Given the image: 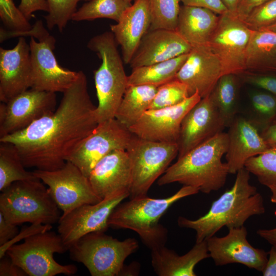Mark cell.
<instances>
[{
  "mask_svg": "<svg viewBox=\"0 0 276 276\" xmlns=\"http://www.w3.org/2000/svg\"><path fill=\"white\" fill-rule=\"evenodd\" d=\"M236 174L233 186L212 203L204 215L195 220L178 217L180 227L195 231L196 242L207 240L224 226H242L251 216L265 213L263 198L250 183L249 172L243 168Z\"/></svg>",
  "mask_w": 276,
  "mask_h": 276,
  "instance_id": "2",
  "label": "cell"
},
{
  "mask_svg": "<svg viewBox=\"0 0 276 276\" xmlns=\"http://www.w3.org/2000/svg\"><path fill=\"white\" fill-rule=\"evenodd\" d=\"M262 29H265L269 31H271L272 32L276 33V23L274 24L273 25L269 26L268 27H266L265 28H263Z\"/></svg>",
  "mask_w": 276,
  "mask_h": 276,
  "instance_id": "52",
  "label": "cell"
},
{
  "mask_svg": "<svg viewBox=\"0 0 276 276\" xmlns=\"http://www.w3.org/2000/svg\"><path fill=\"white\" fill-rule=\"evenodd\" d=\"M271 192L270 200L271 202L276 204V183L268 187Z\"/></svg>",
  "mask_w": 276,
  "mask_h": 276,
  "instance_id": "51",
  "label": "cell"
},
{
  "mask_svg": "<svg viewBox=\"0 0 276 276\" xmlns=\"http://www.w3.org/2000/svg\"><path fill=\"white\" fill-rule=\"evenodd\" d=\"M88 178L94 192L102 200L123 194L130 195L132 173L126 151L116 150L103 157Z\"/></svg>",
  "mask_w": 276,
  "mask_h": 276,
  "instance_id": "20",
  "label": "cell"
},
{
  "mask_svg": "<svg viewBox=\"0 0 276 276\" xmlns=\"http://www.w3.org/2000/svg\"><path fill=\"white\" fill-rule=\"evenodd\" d=\"M242 81L276 96V74L272 73H245L240 75Z\"/></svg>",
  "mask_w": 276,
  "mask_h": 276,
  "instance_id": "40",
  "label": "cell"
},
{
  "mask_svg": "<svg viewBox=\"0 0 276 276\" xmlns=\"http://www.w3.org/2000/svg\"><path fill=\"white\" fill-rule=\"evenodd\" d=\"M201 99L197 91L174 106L147 110L128 129L132 133L141 139L177 143L183 118Z\"/></svg>",
  "mask_w": 276,
  "mask_h": 276,
  "instance_id": "16",
  "label": "cell"
},
{
  "mask_svg": "<svg viewBox=\"0 0 276 276\" xmlns=\"http://www.w3.org/2000/svg\"><path fill=\"white\" fill-rule=\"evenodd\" d=\"M225 128L210 95L201 98L183 118L177 140L178 158Z\"/></svg>",
  "mask_w": 276,
  "mask_h": 276,
  "instance_id": "18",
  "label": "cell"
},
{
  "mask_svg": "<svg viewBox=\"0 0 276 276\" xmlns=\"http://www.w3.org/2000/svg\"><path fill=\"white\" fill-rule=\"evenodd\" d=\"M192 47L176 30H149L130 63L133 68L166 61L189 53Z\"/></svg>",
  "mask_w": 276,
  "mask_h": 276,
  "instance_id": "22",
  "label": "cell"
},
{
  "mask_svg": "<svg viewBox=\"0 0 276 276\" xmlns=\"http://www.w3.org/2000/svg\"><path fill=\"white\" fill-rule=\"evenodd\" d=\"M151 264L159 276H196L195 266L210 258L206 240L196 242L186 254L178 255L165 246L151 250Z\"/></svg>",
  "mask_w": 276,
  "mask_h": 276,
  "instance_id": "25",
  "label": "cell"
},
{
  "mask_svg": "<svg viewBox=\"0 0 276 276\" xmlns=\"http://www.w3.org/2000/svg\"><path fill=\"white\" fill-rule=\"evenodd\" d=\"M25 168L15 146L10 143L1 142V192L14 182L37 178L33 172L27 171Z\"/></svg>",
  "mask_w": 276,
  "mask_h": 276,
  "instance_id": "31",
  "label": "cell"
},
{
  "mask_svg": "<svg viewBox=\"0 0 276 276\" xmlns=\"http://www.w3.org/2000/svg\"><path fill=\"white\" fill-rule=\"evenodd\" d=\"M0 18L7 30L1 28V42L32 29L33 26L13 0H0Z\"/></svg>",
  "mask_w": 276,
  "mask_h": 276,
  "instance_id": "34",
  "label": "cell"
},
{
  "mask_svg": "<svg viewBox=\"0 0 276 276\" xmlns=\"http://www.w3.org/2000/svg\"><path fill=\"white\" fill-rule=\"evenodd\" d=\"M131 5L126 0H90L77 10L71 20L80 21L107 18L118 22L124 11Z\"/></svg>",
  "mask_w": 276,
  "mask_h": 276,
  "instance_id": "32",
  "label": "cell"
},
{
  "mask_svg": "<svg viewBox=\"0 0 276 276\" xmlns=\"http://www.w3.org/2000/svg\"><path fill=\"white\" fill-rule=\"evenodd\" d=\"M158 87L147 84L128 85L115 118L127 128L134 124L148 110Z\"/></svg>",
  "mask_w": 276,
  "mask_h": 276,
  "instance_id": "28",
  "label": "cell"
},
{
  "mask_svg": "<svg viewBox=\"0 0 276 276\" xmlns=\"http://www.w3.org/2000/svg\"><path fill=\"white\" fill-rule=\"evenodd\" d=\"M33 172L48 186L53 199L63 212L62 215L82 205L102 200L94 192L88 178L70 161L56 170L36 169Z\"/></svg>",
  "mask_w": 276,
  "mask_h": 276,
  "instance_id": "10",
  "label": "cell"
},
{
  "mask_svg": "<svg viewBox=\"0 0 276 276\" xmlns=\"http://www.w3.org/2000/svg\"><path fill=\"white\" fill-rule=\"evenodd\" d=\"M252 32L243 20L229 12L220 15L207 45L219 58L224 74L238 75L245 72L246 50Z\"/></svg>",
  "mask_w": 276,
  "mask_h": 276,
  "instance_id": "13",
  "label": "cell"
},
{
  "mask_svg": "<svg viewBox=\"0 0 276 276\" xmlns=\"http://www.w3.org/2000/svg\"><path fill=\"white\" fill-rule=\"evenodd\" d=\"M133 135L116 118L100 123L67 161L88 177L94 166L103 157L116 150H126Z\"/></svg>",
  "mask_w": 276,
  "mask_h": 276,
  "instance_id": "12",
  "label": "cell"
},
{
  "mask_svg": "<svg viewBox=\"0 0 276 276\" xmlns=\"http://www.w3.org/2000/svg\"><path fill=\"white\" fill-rule=\"evenodd\" d=\"M189 53L166 61L132 69L127 78L128 86L147 84L159 86L174 79L187 60Z\"/></svg>",
  "mask_w": 276,
  "mask_h": 276,
  "instance_id": "29",
  "label": "cell"
},
{
  "mask_svg": "<svg viewBox=\"0 0 276 276\" xmlns=\"http://www.w3.org/2000/svg\"><path fill=\"white\" fill-rule=\"evenodd\" d=\"M199 192L195 187L183 186L167 198H152L145 196L121 202L110 215L108 225L134 231L151 250L165 246L167 230L159 223L160 218L173 203Z\"/></svg>",
  "mask_w": 276,
  "mask_h": 276,
  "instance_id": "4",
  "label": "cell"
},
{
  "mask_svg": "<svg viewBox=\"0 0 276 276\" xmlns=\"http://www.w3.org/2000/svg\"><path fill=\"white\" fill-rule=\"evenodd\" d=\"M55 93L29 89L0 105V137L21 130L56 109Z\"/></svg>",
  "mask_w": 276,
  "mask_h": 276,
  "instance_id": "14",
  "label": "cell"
},
{
  "mask_svg": "<svg viewBox=\"0 0 276 276\" xmlns=\"http://www.w3.org/2000/svg\"><path fill=\"white\" fill-rule=\"evenodd\" d=\"M228 10L232 14L236 16V10L239 0H222Z\"/></svg>",
  "mask_w": 276,
  "mask_h": 276,
  "instance_id": "50",
  "label": "cell"
},
{
  "mask_svg": "<svg viewBox=\"0 0 276 276\" xmlns=\"http://www.w3.org/2000/svg\"><path fill=\"white\" fill-rule=\"evenodd\" d=\"M262 272L264 276H276V248L274 246L268 252L267 262Z\"/></svg>",
  "mask_w": 276,
  "mask_h": 276,
  "instance_id": "47",
  "label": "cell"
},
{
  "mask_svg": "<svg viewBox=\"0 0 276 276\" xmlns=\"http://www.w3.org/2000/svg\"><path fill=\"white\" fill-rule=\"evenodd\" d=\"M132 173L130 199L147 196L154 182L163 174L178 155L177 143L157 142L135 135L126 150Z\"/></svg>",
  "mask_w": 276,
  "mask_h": 276,
  "instance_id": "9",
  "label": "cell"
},
{
  "mask_svg": "<svg viewBox=\"0 0 276 276\" xmlns=\"http://www.w3.org/2000/svg\"><path fill=\"white\" fill-rule=\"evenodd\" d=\"M227 147V133H218L178 158L159 177L157 184L177 182L205 194L219 190L229 174L226 163L222 160Z\"/></svg>",
  "mask_w": 276,
  "mask_h": 276,
  "instance_id": "3",
  "label": "cell"
},
{
  "mask_svg": "<svg viewBox=\"0 0 276 276\" xmlns=\"http://www.w3.org/2000/svg\"><path fill=\"white\" fill-rule=\"evenodd\" d=\"M189 97L187 86L174 79L158 86L148 110L174 106Z\"/></svg>",
  "mask_w": 276,
  "mask_h": 276,
  "instance_id": "37",
  "label": "cell"
},
{
  "mask_svg": "<svg viewBox=\"0 0 276 276\" xmlns=\"http://www.w3.org/2000/svg\"><path fill=\"white\" fill-rule=\"evenodd\" d=\"M0 276H26L25 271L6 254L0 258Z\"/></svg>",
  "mask_w": 276,
  "mask_h": 276,
  "instance_id": "44",
  "label": "cell"
},
{
  "mask_svg": "<svg viewBox=\"0 0 276 276\" xmlns=\"http://www.w3.org/2000/svg\"><path fill=\"white\" fill-rule=\"evenodd\" d=\"M249 101V113L245 117L261 133L276 119V96L260 89L250 93Z\"/></svg>",
  "mask_w": 276,
  "mask_h": 276,
  "instance_id": "33",
  "label": "cell"
},
{
  "mask_svg": "<svg viewBox=\"0 0 276 276\" xmlns=\"http://www.w3.org/2000/svg\"><path fill=\"white\" fill-rule=\"evenodd\" d=\"M151 24L149 0H133L117 24L110 26L117 44L121 47L124 63L129 64Z\"/></svg>",
  "mask_w": 276,
  "mask_h": 276,
  "instance_id": "24",
  "label": "cell"
},
{
  "mask_svg": "<svg viewBox=\"0 0 276 276\" xmlns=\"http://www.w3.org/2000/svg\"><path fill=\"white\" fill-rule=\"evenodd\" d=\"M18 8L29 20L36 11H43L47 13L49 11V7L45 0H20Z\"/></svg>",
  "mask_w": 276,
  "mask_h": 276,
  "instance_id": "43",
  "label": "cell"
},
{
  "mask_svg": "<svg viewBox=\"0 0 276 276\" xmlns=\"http://www.w3.org/2000/svg\"><path fill=\"white\" fill-rule=\"evenodd\" d=\"M238 90L237 75L226 74L220 78L210 94L225 127H228L237 116Z\"/></svg>",
  "mask_w": 276,
  "mask_h": 276,
  "instance_id": "30",
  "label": "cell"
},
{
  "mask_svg": "<svg viewBox=\"0 0 276 276\" xmlns=\"http://www.w3.org/2000/svg\"><path fill=\"white\" fill-rule=\"evenodd\" d=\"M52 224H32L31 226L22 228L21 231L12 240L5 244L0 246V258L4 256L8 249L21 239H25L28 237L41 232L51 231Z\"/></svg>",
  "mask_w": 276,
  "mask_h": 276,
  "instance_id": "41",
  "label": "cell"
},
{
  "mask_svg": "<svg viewBox=\"0 0 276 276\" xmlns=\"http://www.w3.org/2000/svg\"><path fill=\"white\" fill-rule=\"evenodd\" d=\"M260 133L269 148L276 147V122L270 125Z\"/></svg>",
  "mask_w": 276,
  "mask_h": 276,
  "instance_id": "48",
  "label": "cell"
},
{
  "mask_svg": "<svg viewBox=\"0 0 276 276\" xmlns=\"http://www.w3.org/2000/svg\"><path fill=\"white\" fill-rule=\"evenodd\" d=\"M228 128L226 163L229 173L236 174L244 168L248 159L266 151L269 147L259 130L245 117L237 116Z\"/></svg>",
  "mask_w": 276,
  "mask_h": 276,
  "instance_id": "23",
  "label": "cell"
},
{
  "mask_svg": "<svg viewBox=\"0 0 276 276\" xmlns=\"http://www.w3.org/2000/svg\"><path fill=\"white\" fill-rule=\"evenodd\" d=\"M180 0H149L151 15L149 30L167 29L175 30Z\"/></svg>",
  "mask_w": 276,
  "mask_h": 276,
  "instance_id": "36",
  "label": "cell"
},
{
  "mask_svg": "<svg viewBox=\"0 0 276 276\" xmlns=\"http://www.w3.org/2000/svg\"><path fill=\"white\" fill-rule=\"evenodd\" d=\"M128 194L116 195L102 199L95 204L79 206L68 213L61 215L58 221V232L69 249L79 239L92 232H105L114 209Z\"/></svg>",
  "mask_w": 276,
  "mask_h": 276,
  "instance_id": "15",
  "label": "cell"
},
{
  "mask_svg": "<svg viewBox=\"0 0 276 276\" xmlns=\"http://www.w3.org/2000/svg\"><path fill=\"white\" fill-rule=\"evenodd\" d=\"M257 234L276 248V227L271 229H259Z\"/></svg>",
  "mask_w": 276,
  "mask_h": 276,
  "instance_id": "49",
  "label": "cell"
},
{
  "mask_svg": "<svg viewBox=\"0 0 276 276\" xmlns=\"http://www.w3.org/2000/svg\"><path fill=\"white\" fill-rule=\"evenodd\" d=\"M37 41L31 36L29 42L31 62V88L53 93H64L75 81L78 72L61 66L53 51L56 39L49 32Z\"/></svg>",
  "mask_w": 276,
  "mask_h": 276,
  "instance_id": "11",
  "label": "cell"
},
{
  "mask_svg": "<svg viewBox=\"0 0 276 276\" xmlns=\"http://www.w3.org/2000/svg\"><path fill=\"white\" fill-rule=\"evenodd\" d=\"M224 75L220 61L208 45L192 47L175 79L187 87L189 96L197 91L201 98L210 95Z\"/></svg>",
  "mask_w": 276,
  "mask_h": 276,
  "instance_id": "19",
  "label": "cell"
},
{
  "mask_svg": "<svg viewBox=\"0 0 276 276\" xmlns=\"http://www.w3.org/2000/svg\"><path fill=\"white\" fill-rule=\"evenodd\" d=\"M127 2L129 3H131V2L133 0H126Z\"/></svg>",
  "mask_w": 276,
  "mask_h": 276,
  "instance_id": "53",
  "label": "cell"
},
{
  "mask_svg": "<svg viewBox=\"0 0 276 276\" xmlns=\"http://www.w3.org/2000/svg\"><path fill=\"white\" fill-rule=\"evenodd\" d=\"M219 18L206 8L180 6L175 30L192 47L207 45Z\"/></svg>",
  "mask_w": 276,
  "mask_h": 276,
  "instance_id": "26",
  "label": "cell"
},
{
  "mask_svg": "<svg viewBox=\"0 0 276 276\" xmlns=\"http://www.w3.org/2000/svg\"><path fill=\"white\" fill-rule=\"evenodd\" d=\"M243 226L228 229L224 237L212 236L207 240L209 252L216 266L239 263L261 271L268 260V252L253 247L247 239Z\"/></svg>",
  "mask_w": 276,
  "mask_h": 276,
  "instance_id": "17",
  "label": "cell"
},
{
  "mask_svg": "<svg viewBox=\"0 0 276 276\" xmlns=\"http://www.w3.org/2000/svg\"><path fill=\"white\" fill-rule=\"evenodd\" d=\"M68 250L59 234L48 231L13 245L6 254L29 276L71 275L77 272V267L74 264L61 265L53 256L55 253L63 254Z\"/></svg>",
  "mask_w": 276,
  "mask_h": 276,
  "instance_id": "8",
  "label": "cell"
},
{
  "mask_svg": "<svg viewBox=\"0 0 276 276\" xmlns=\"http://www.w3.org/2000/svg\"><path fill=\"white\" fill-rule=\"evenodd\" d=\"M38 178L15 181L1 192L0 213L8 222L19 225L58 222L60 209Z\"/></svg>",
  "mask_w": 276,
  "mask_h": 276,
  "instance_id": "6",
  "label": "cell"
},
{
  "mask_svg": "<svg viewBox=\"0 0 276 276\" xmlns=\"http://www.w3.org/2000/svg\"><path fill=\"white\" fill-rule=\"evenodd\" d=\"M55 110L28 127L0 137L13 144L26 168L53 171L61 168L98 125L96 106L87 89L85 74L78 71Z\"/></svg>",
  "mask_w": 276,
  "mask_h": 276,
  "instance_id": "1",
  "label": "cell"
},
{
  "mask_svg": "<svg viewBox=\"0 0 276 276\" xmlns=\"http://www.w3.org/2000/svg\"><path fill=\"white\" fill-rule=\"evenodd\" d=\"M18 233L17 225L6 221L0 213V246L13 239Z\"/></svg>",
  "mask_w": 276,
  "mask_h": 276,
  "instance_id": "45",
  "label": "cell"
},
{
  "mask_svg": "<svg viewBox=\"0 0 276 276\" xmlns=\"http://www.w3.org/2000/svg\"><path fill=\"white\" fill-rule=\"evenodd\" d=\"M251 29L265 28L276 23V0H268L255 8L243 21Z\"/></svg>",
  "mask_w": 276,
  "mask_h": 276,
  "instance_id": "39",
  "label": "cell"
},
{
  "mask_svg": "<svg viewBox=\"0 0 276 276\" xmlns=\"http://www.w3.org/2000/svg\"><path fill=\"white\" fill-rule=\"evenodd\" d=\"M117 45L111 31L96 35L87 43V48L101 60L100 66L94 72L98 99L96 109L98 123L115 118L128 86V76Z\"/></svg>",
  "mask_w": 276,
  "mask_h": 276,
  "instance_id": "5",
  "label": "cell"
},
{
  "mask_svg": "<svg viewBox=\"0 0 276 276\" xmlns=\"http://www.w3.org/2000/svg\"><path fill=\"white\" fill-rule=\"evenodd\" d=\"M49 7L48 14L44 16L47 28L52 30L57 27L62 32L77 11L80 1L90 0H45Z\"/></svg>",
  "mask_w": 276,
  "mask_h": 276,
  "instance_id": "38",
  "label": "cell"
},
{
  "mask_svg": "<svg viewBox=\"0 0 276 276\" xmlns=\"http://www.w3.org/2000/svg\"><path fill=\"white\" fill-rule=\"evenodd\" d=\"M138 242L129 238L119 240L104 232L87 234L72 245L71 258L82 263L92 276L121 275L126 258L135 252Z\"/></svg>",
  "mask_w": 276,
  "mask_h": 276,
  "instance_id": "7",
  "label": "cell"
},
{
  "mask_svg": "<svg viewBox=\"0 0 276 276\" xmlns=\"http://www.w3.org/2000/svg\"><path fill=\"white\" fill-rule=\"evenodd\" d=\"M31 86L30 45L20 37L13 48H0V101L7 103Z\"/></svg>",
  "mask_w": 276,
  "mask_h": 276,
  "instance_id": "21",
  "label": "cell"
},
{
  "mask_svg": "<svg viewBox=\"0 0 276 276\" xmlns=\"http://www.w3.org/2000/svg\"><path fill=\"white\" fill-rule=\"evenodd\" d=\"M274 122H276V119H275V121H274ZM274 122H273V123H274Z\"/></svg>",
  "mask_w": 276,
  "mask_h": 276,
  "instance_id": "54",
  "label": "cell"
},
{
  "mask_svg": "<svg viewBox=\"0 0 276 276\" xmlns=\"http://www.w3.org/2000/svg\"><path fill=\"white\" fill-rule=\"evenodd\" d=\"M245 65V71L276 73V33L252 30L246 50Z\"/></svg>",
  "mask_w": 276,
  "mask_h": 276,
  "instance_id": "27",
  "label": "cell"
},
{
  "mask_svg": "<svg viewBox=\"0 0 276 276\" xmlns=\"http://www.w3.org/2000/svg\"><path fill=\"white\" fill-rule=\"evenodd\" d=\"M180 2L183 5L208 9L219 15L228 12L222 0H180Z\"/></svg>",
  "mask_w": 276,
  "mask_h": 276,
  "instance_id": "42",
  "label": "cell"
},
{
  "mask_svg": "<svg viewBox=\"0 0 276 276\" xmlns=\"http://www.w3.org/2000/svg\"><path fill=\"white\" fill-rule=\"evenodd\" d=\"M244 168L266 187L276 183V147L253 156L245 163Z\"/></svg>",
  "mask_w": 276,
  "mask_h": 276,
  "instance_id": "35",
  "label": "cell"
},
{
  "mask_svg": "<svg viewBox=\"0 0 276 276\" xmlns=\"http://www.w3.org/2000/svg\"><path fill=\"white\" fill-rule=\"evenodd\" d=\"M268 0H239L236 16L244 21L257 7Z\"/></svg>",
  "mask_w": 276,
  "mask_h": 276,
  "instance_id": "46",
  "label": "cell"
}]
</instances>
